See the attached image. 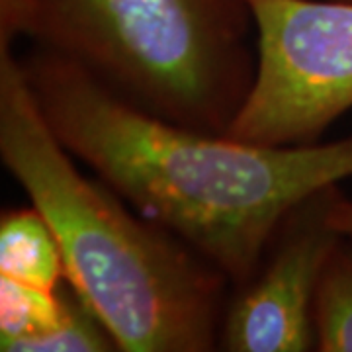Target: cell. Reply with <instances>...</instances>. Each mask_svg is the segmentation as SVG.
<instances>
[{"label":"cell","instance_id":"obj_1","mask_svg":"<svg viewBox=\"0 0 352 352\" xmlns=\"http://www.w3.org/2000/svg\"><path fill=\"white\" fill-rule=\"evenodd\" d=\"M25 76L51 131L143 217L247 284L289 210L352 178V135L270 147L180 126L129 104L85 69L34 45Z\"/></svg>","mask_w":352,"mask_h":352},{"label":"cell","instance_id":"obj_2","mask_svg":"<svg viewBox=\"0 0 352 352\" xmlns=\"http://www.w3.org/2000/svg\"><path fill=\"white\" fill-rule=\"evenodd\" d=\"M0 161L45 217L67 282L122 352H210L231 284L100 178H88L51 131L14 45L0 47Z\"/></svg>","mask_w":352,"mask_h":352},{"label":"cell","instance_id":"obj_3","mask_svg":"<svg viewBox=\"0 0 352 352\" xmlns=\"http://www.w3.org/2000/svg\"><path fill=\"white\" fill-rule=\"evenodd\" d=\"M252 36L245 0H32L28 32L129 104L221 135L251 90Z\"/></svg>","mask_w":352,"mask_h":352},{"label":"cell","instance_id":"obj_4","mask_svg":"<svg viewBox=\"0 0 352 352\" xmlns=\"http://www.w3.org/2000/svg\"><path fill=\"white\" fill-rule=\"evenodd\" d=\"M245 2L254 24L256 67L223 135L270 147L323 141L352 110V2Z\"/></svg>","mask_w":352,"mask_h":352},{"label":"cell","instance_id":"obj_5","mask_svg":"<svg viewBox=\"0 0 352 352\" xmlns=\"http://www.w3.org/2000/svg\"><path fill=\"white\" fill-rule=\"evenodd\" d=\"M340 184L296 204L274 231L252 278L227 298L219 346L227 352L315 351L314 300L342 235L331 223Z\"/></svg>","mask_w":352,"mask_h":352},{"label":"cell","instance_id":"obj_6","mask_svg":"<svg viewBox=\"0 0 352 352\" xmlns=\"http://www.w3.org/2000/svg\"><path fill=\"white\" fill-rule=\"evenodd\" d=\"M0 276L45 292H57L67 280L57 237L34 206L2 212Z\"/></svg>","mask_w":352,"mask_h":352},{"label":"cell","instance_id":"obj_7","mask_svg":"<svg viewBox=\"0 0 352 352\" xmlns=\"http://www.w3.org/2000/svg\"><path fill=\"white\" fill-rule=\"evenodd\" d=\"M315 351L352 352V243L331 252L314 300Z\"/></svg>","mask_w":352,"mask_h":352},{"label":"cell","instance_id":"obj_8","mask_svg":"<svg viewBox=\"0 0 352 352\" xmlns=\"http://www.w3.org/2000/svg\"><path fill=\"white\" fill-rule=\"evenodd\" d=\"M63 307V286L45 292L0 276V351L25 352L59 323Z\"/></svg>","mask_w":352,"mask_h":352},{"label":"cell","instance_id":"obj_9","mask_svg":"<svg viewBox=\"0 0 352 352\" xmlns=\"http://www.w3.org/2000/svg\"><path fill=\"white\" fill-rule=\"evenodd\" d=\"M63 315L59 323L28 344L25 352H113L118 342L98 314L67 280L63 284Z\"/></svg>","mask_w":352,"mask_h":352},{"label":"cell","instance_id":"obj_10","mask_svg":"<svg viewBox=\"0 0 352 352\" xmlns=\"http://www.w3.org/2000/svg\"><path fill=\"white\" fill-rule=\"evenodd\" d=\"M32 22V0H0V47L28 38Z\"/></svg>","mask_w":352,"mask_h":352},{"label":"cell","instance_id":"obj_11","mask_svg":"<svg viewBox=\"0 0 352 352\" xmlns=\"http://www.w3.org/2000/svg\"><path fill=\"white\" fill-rule=\"evenodd\" d=\"M331 223L344 239L352 243V198H349L342 190H339L337 198L333 201Z\"/></svg>","mask_w":352,"mask_h":352},{"label":"cell","instance_id":"obj_12","mask_svg":"<svg viewBox=\"0 0 352 352\" xmlns=\"http://www.w3.org/2000/svg\"><path fill=\"white\" fill-rule=\"evenodd\" d=\"M337 2H352V0H337Z\"/></svg>","mask_w":352,"mask_h":352}]
</instances>
